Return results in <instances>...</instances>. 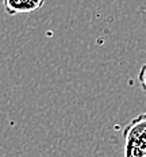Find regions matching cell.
<instances>
[{"label": "cell", "mask_w": 146, "mask_h": 157, "mask_svg": "<svg viewBox=\"0 0 146 157\" xmlns=\"http://www.w3.org/2000/svg\"><path fill=\"white\" fill-rule=\"evenodd\" d=\"M123 157H146V115L133 118L123 130Z\"/></svg>", "instance_id": "cell-1"}, {"label": "cell", "mask_w": 146, "mask_h": 157, "mask_svg": "<svg viewBox=\"0 0 146 157\" xmlns=\"http://www.w3.org/2000/svg\"><path fill=\"white\" fill-rule=\"evenodd\" d=\"M45 0H3L4 11L7 15H22L31 14L42 8Z\"/></svg>", "instance_id": "cell-2"}, {"label": "cell", "mask_w": 146, "mask_h": 157, "mask_svg": "<svg viewBox=\"0 0 146 157\" xmlns=\"http://www.w3.org/2000/svg\"><path fill=\"white\" fill-rule=\"evenodd\" d=\"M145 72H146V67L141 68V72H139V81H141V86H142V90H145Z\"/></svg>", "instance_id": "cell-3"}]
</instances>
